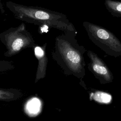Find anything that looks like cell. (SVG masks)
<instances>
[{
	"mask_svg": "<svg viewBox=\"0 0 121 121\" xmlns=\"http://www.w3.org/2000/svg\"><path fill=\"white\" fill-rule=\"evenodd\" d=\"M76 30L63 32L56 36L51 52L52 59L66 76H73L84 82L86 65L84 46L76 39Z\"/></svg>",
	"mask_w": 121,
	"mask_h": 121,
	"instance_id": "cell-1",
	"label": "cell"
},
{
	"mask_svg": "<svg viewBox=\"0 0 121 121\" xmlns=\"http://www.w3.org/2000/svg\"><path fill=\"white\" fill-rule=\"evenodd\" d=\"M6 6L16 18L22 21L40 26H46L63 32L76 30L67 16L61 13L41 7L27 6L11 1L6 2Z\"/></svg>",
	"mask_w": 121,
	"mask_h": 121,
	"instance_id": "cell-2",
	"label": "cell"
},
{
	"mask_svg": "<svg viewBox=\"0 0 121 121\" xmlns=\"http://www.w3.org/2000/svg\"><path fill=\"white\" fill-rule=\"evenodd\" d=\"M0 40L7 49L4 53L6 57L13 56L26 48L33 49L36 44L32 34L27 30L24 23L0 33Z\"/></svg>",
	"mask_w": 121,
	"mask_h": 121,
	"instance_id": "cell-3",
	"label": "cell"
},
{
	"mask_svg": "<svg viewBox=\"0 0 121 121\" xmlns=\"http://www.w3.org/2000/svg\"><path fill=\"white\" fill-rule=\"evenodd\" d=\"M90 40L106 54L121 56V42L112 32L103 26L85 21L83 23Z\"/></svg>",
	"mask_w": 121,
	"mask_h": 121,
	"instance_id": "cell-4",
	"label": "cell"
},
{
	"mask_svg": "<svg viewBox=\"0 0 121 121\" xmlns=\"http://www.w3.org/2000/svg\"><path fill=\"white\" fill-rule=\"evenodd\" d=\"M87 54L90 59L88 69L95 78L101 84L112 83L113 80V75L103 60L91 51H87Z\"/></svg>",
	"mask_w": 121,
	"mask_h": 121,
	"instance_id": "cell-5",
	"label": "cell"
},
{
	"mask_svg": "<svg viewBox=\"0 0 121 121\" xmlns=\"http://www.w3.org/2000/svg\"><path fill=\"white\" fill-rule=\"evenodd\" d=\"M47 46V43H45L42 45L36 44L33 48L35 57L38 60L35 83L43 79L46 75L48 61L46 52Z\"/></svg>",
	"mask_w": 121,
	"mask_h": 121,
	"instance_id": "cell-6",
	"label": "cell"
},
{
	"mask_svg": "<svg viewBox=\"0 0 121 121\" xmlns=\"http://www.w3.org/2000/svg\"><path fill=\"white\" fill-rule=\"evenodd\" d=\"M23 96L22 92L15 88H0V101L10 102L19 99Z\"/></svg>",
	"mask_w": 121,
	"mask_h": 121,
	"instance_id": "cell-7",
	"label": "cell"
},
{
	"mask_svg": "<svg viewBox=\"0 0 121 121\" xmlns=\"http://www.w3.org/2000/svg\"><path fill=\"white\" fill-rule=\"evenodd\" d=\"M104 3L106 8L112 16L121 17V1L105 0Z\"/></svg>",
	"mask_w": 121,
	"mask_h": 121,
	"instance_id": "cell-8",
	"label": "cell"
},
{
	"mask_svg": "<svg viewBox=\"0 0 121 121\" xmlns=\"http://www.w3.org/2000/svg\"><path fill=\"white\" fill-rule=\"evenodd\" d=\"M15 68L13 62L8 60H0V73L14 69Z\"/></svg>",
	"mask_w": 121,
	"mask_h": 121,
	"instance_id": "cell-9",
	"label": "cell"
}]
</instances>
